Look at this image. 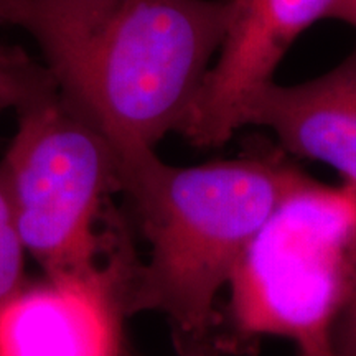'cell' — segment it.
<instances>
[{
    "mask_svg": "<svg viewBox=\"0 0 356 356\" xmlns=\"http://www.w3.org/2000/svg\"><path fill=\"white\" fill-rule=\"evenodd\" d=\"M32 61L22 48L0 44V113L15 108Z\"/></svg>",
    "mask_w": 356,
    "mask_h": 356,
    "instance_id": "cell-9",
    "label": "cell"
},
{
    "mask_svg": "<svg viewBox=\"0 0 356 356\" xmlns=\"http://www.w3.org/2000/svg\"><path fill=\"white\" fill-rule=\"evenodd\" d=\"M229 0H0L119 165L178 132L220 50Z\"/></svg>",
    "mask_w": 356,
    "mask_h": 356,
    "instance_id": "cell-1",
    "label": "cell"
},
{
    "mask_svg": "<svg viewBox=\"0 0 356 356\" xmlns=\"http://www.w3.org/2000/svg\"><path fill=\"white\" fill-rule=\"evenodd\" d=\"M13 111L0 181L29 259L44 277L101 274L129 241L111 204L121 193L118 152L35 61Z\"/></svg>",
    "mask_w": 356,
    "mask_h": 356,
    "instance_id": "cell-3",
    "label": "cell"
},
{
    "mask_svg": "<svg viewBox=\"0 0 356 356\" xmlns=\"http://www.w3.org/2000/svg\"><path fill=\"white\" fill-rule=\"evenodd\" d=\"M309 178L277 154L175 167L152 152L122 163L121 193L149 244L129 280L127 317L163 315L178 353H215L218 296L249 239Z\"/></svg>",
    "mask_w": 356,
    "mask_h": 356,
    "instance_id": "cell-2",
    "label": "cell"
},
{
    "mask_svg": "<svg viewBox=\"0 0 356 356\" xmlns=\"http://www.w3.org/2000/svg\"><path fill=\"white\" fill-rule=\"evenodd\" d=\"M332 341L335 356H356V279L333 328Z\"/></svg>",
    "mask_w": 356,
    "mask_h": 356,
    "instance_id": "cell-10",
    "label": "cell"
},
{
    "mask_svg": "<svg viewBox=\"0 0 356 356\" xmlns=\"http://www.w3.org/2000/svg\"><path fill=\"white\" fill-rule=\"evenodd\" d=\"M29 254L22 243L10 203L0 181V309L30 282Z\"/></svg>",
    "mask_w": 356,
    "mask_h": 356,
    "instance_id": "cell-8",
    "label": "cell"
},
{
    "mask_svg": "<svg viewBox=\"0 0 356 356\" xmlns=\"http://www.w3.org/2000/svg\"><path fill=\"white\" fill-rule=\"evenodd\" d=\"M356 279V193L309 178L280 202L231 274L221 350L282 338L335 356L333 328Z\"/></svg>",
    "mask_w": 356,
    "mask_h": 356,
    "instance_id": "cell-4",
    "label": "cell"
},
{
    "mask_svg": "<svg viewBox=\"0 0 356 356\" xmlns=\"http://www.w3.org/2000/svg\"><path fill=\"white\" fill-rule=\"evenodd\" d=\"M132 246L92 277L30 280L0 309V356H126Z\"/></svg>",
    "mask_w": 356,
    "mask_h": 356,
    "instance_id": "cell-6",
    "label": "cell"
},
{
    "mask_svg": "<svg viewBox=\"0 0 356 356\" xmlns=\"http://www.w3.org/2000/svg\"><path fill=\"white\" fill-rule=\"evenodd\" d=\"M327 19L356 29V0H229L218 58L178 134L202 149L226 144L292 43Z\"/></svg>",
    "mask_w": 356,
    "mask_h": 356,
    "instance_id": "cell-5",
    "label": "cell"
},
{
    "mask_svg": "<svg viewBox=\"0 0 356 356\" xmlns=\"http://www.w3.org/2000/svg\"><path fill=\"white\" fill-rule=\"evenodd\" d=\"M178 356H215V353H211V351H204V350H188V351H181V353H178Z\"/></svg>",
    "mask_w": 356,
    "mask_h": 356,
    "instance_id": "cell-11",
    "label": "cell"
},
{
    "mask_svg": "<svg viewBox=\"0 0 356 356\" xmlns=\"http://www.w3.org/2000/svg\"><path fill=\"white\" fill-rule=\"evenodd\" d=\"M246 126L269 129L287 154L332 167L356 193V47L322 76L262 88L244 111Z\"/></svg>",
    "mask_w": 356,
    "mask_h": 356,
    "instance_id": "cell-7",
    "label": "cell"
}]
</instances>
